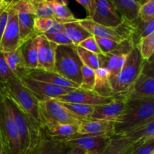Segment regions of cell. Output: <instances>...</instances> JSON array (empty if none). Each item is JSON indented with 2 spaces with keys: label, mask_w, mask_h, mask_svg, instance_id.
Instances as JSON below:
<instances>
[{
  "label": "cell",
  "mask_w": 154,
  "mask_h": 154,
  "mask_svg": "<svg viewBox=\"0 0 154 154\" xmlns=\"http://www.w3.org/2000/svg\"><path fill=\"white\" fill-rule=\"evenodd\" d=\"M154 120V97L126 96L123 113L114 121V135Z\"/></svg>",
  "instance_id": "cell-1"
},
{
  "label": "cell",
  "mask_w": 154,
  "mask_h": 154,
  "mask_svg": "<svg viewBox=\"0 0 154 154\" xmlns=\"http://www.w3.org/2000/svg\"><path fill=\"white\" fill-rule=\"evenodd\" d=\"M1 87L5 96L11 100L35 126L39 129H44L39 101L23 84L21 80L14 78L5 84H1Z\"/></svg>",
  "instance_id": "cell-2"
},
{
  "label": "cell",
  "mask_w": 154,
  "mask_h": 154,
  "mask_svg": "<svg viewBox=\"0 0 154 154\" xmlns=\"http://www.w3.org/2000/svg\"><path fill=\"white\" fill-rule=\"evenodd\" d=\"M143 61L138 48L135 47L127 55L126 63L120 73L109 81L114 97L127 96L129 89L141 73Z\"/></svg>",
  "instance_id": "cell-3"
},
{
  "label": "cell",
  "mask_w": 154,
  "mask_h": 154,
  "mask_svg": "<svg viewBox=\"0 0 154 154\" xmlns=\"http://www.w3.org/2000/svg\"><path fill=\"white\" fill-rule=\"evenodd\" d=\"M82 66L83 63L77 51V46L74 45H57L54 66L56 72L80 87L82 81Z\"/></svg>",
  "instance_id": "cell-4"
},
{
  "label": "cell",
  "mask_w": 154,
  "mask_h": 154,
  "mask_svg": "<svg viewBox=\"0 0 154 154\" xmlns=\"http://www.w3.org/2000/svg\"><path fill=\"white\" fill-rule=\"evenodd\" d=\"M5 100L8 106L9 111L16 126L20 143L21 152L22 154H26L38 141L42 135V129H39L35 126L28 117L11 100L6 97L5 98Z\"/></svg>",
  "instance_id": "cell-5"
},
{
  "label": "cell",
  "mask_w": 154,
  "mask_h": 154,
  "mask_svg": "<svg viewBox=\"0 0 154 154\" xmlns=\"http://www.w3.org/2000/svg\"><path fill=\"white\" fill-rule=\"evenodd\" d=\"M39 109L44 129L46 126L57 123H70L79 126L84 121L69 111L56 99H48L39 102Z\"/></svg>",
  "instance_id": "cell-6"
},
{
  "label": "cell",
  "mask_w": 154,
  "mask_h": 154,
  "mask_svg": "<svg viewBox=\"0 0 154 154\" xmlns=\"http://www.w3.org/2000/svg\"><path fill=\"white\" fill-rule=\"evenodd\" d=\"M78 23L93 36L105 38L116 42H121L130 38L132 34V26L130 21L123 19V22L117 26L107 27L96 23L90 18L78 20Z\"/></svg>",
  "instance_id": "cell-7"
},
{
  "label": "cell",
  "mask_w": 154,
  "mask_h": 154,
  "mask_svg": "<svg viewBox=\"0 0 154 154\" xmlns=\"http://www.w3.org/2000/svg\"><path fill=\"white\" fill-rule=\"evenodd\" d=\"M0 131L6 154H22L19 136L5 100L0 104Z\"/></svg>",
  "instance_id": "cell-8"
},
{
  "label": "cell",
  "mask_w": 154,
  "mask_h": 154,
  "mask_svg": "<svg viewBox=\"0 0 154 154\" xmlns=\"http://www.w3.org/2000/svg\"><path fill=\"white\" fill-rule=\"evenodd\" d=\"M131 97H154V65L153 57L144 60L140 75L128 92Z\"/></svg>",
  "instance_id": "cell-9"
},
{
  "label": "cell",
  "mask_w": 154,
  "mask_h": 154,
  "mask_svg": "<svg viewBox=\"0 0 154 154\" xmlns=\"http://www.w3.org/2000/svg\"><path fill=\"white\" fill-rule=\"evenodd\" d=\"M10 7L17 13L21 43L31 36L38 35L34 30V20L36 17L35 5L29 0H20Z\"/></svg>",
  "instance_id": "cell-10"
},
{
  "label": "cell",
  "mask_w": 154,
  "mask_h": 154,
  "mask_svg": "<svg viewBox=\"0 0 154 154\" xmlns=\"http://www.w3.org/2000/svg\"><path fill=\"white\" fill-rule=\"evenodd\" d=\"M111 137L92 136V135H73L67 139L62 140L63 143L70 147H78L84 150L87 154H100L111 141Z\"/></svg>",
  "instance_id": "cell-11"
},
{
  "label": "cell",
  "mask_w": 154,
  "mask_h": 154,
  "mask_svg": "<svg viewBox=\"0 0 154 154\" xmlns=\"http://www.w3.org/2000/svg\"><path fill=\"white\" fill-rule=\"evenodd\" d=\"M23 84L34 94L39 102L48 99H57L60 96L67 94L75 89L58 87L54 84L42 82L29 77L21 78Z\"/></svg>",
  "instance_id": "cell-12"
},
{
  "label": "cell",
  "mask_w": 154,
  "mask_h": 154,
  "mask_svg": "<svg viewBox=\"0 0 154 154\" xmlns=\"http://www.w3.org/2000/svg\"><path fill=\"white\" fill-rule=\"evenodd\" d=\"M90 19L104 26L114 28L123 22V18L109 0H95L94 10Z\"/></svg>",
  "instance_id": "cell-13"
},
{
  "label": "cell",
  "mask_w": 154,
  "mask_h": 154,
  "mask_svg": "<svg viewBox=\"0 0 154 154\" xmlns=\"http://www.w3.org/2000/svg\"><path fill=\"white\" fill-rule=\"evenodd\" d=\"M114 97L112 96H104L98 94L94 90H86L81 88L75 89L67 94L58 97L57 99L60 102L78 103L83 105L97 106L110 103Z\"/></svg>",
  "instance_id": "cell-14"
},
{
  "label": "cell",
  "mask_w": 154,
  "mask_h": 154,
  "mask_svg": "<svg viewBox=\"0 0 154 154\" xmlns=\"http://www.w3.org/2000/svg\"><path fill=\"white\" fill-rule=\"evenodd\" d=\"M20 44L17 13L13 8L9 7L8 20L0 42V51L6 53L14 51Z\"/></svg>",
  "instance_id": "cell-15"
},
{
  "label": "cell",
  "mask_w": 154,
  "mask_h": 154,
  "mask_svg": "<svg viewBox=\"0 0 154 154\" xmlns=\"http://www.w3.org/2000/svg\"><path fill=\"white\" fill-rule=\"evenodd\" d=\"M57 47L44 35H38V69L54 71Z\"/></svg>",
  "instance_id": "cell-16"
},
{
  "label": "cell",
  "mask_w": 154,
  "mask_h": 154,
  "mask_svg": "<svg viewBox=\"0 0 154 154\" xmlns=\"http://www.w3.org/2000/svg\"><path fill=\"white\" fill-rule=\"evenodd\" d=\"M78 135L92 136H108L114 135V121L105 120H89L78 126Z\"/></svg>",
  "instance_id": "cell-17"
},
{
  "label": "cell",
  "mask_w": 154,
  "mask_h": 154,
  "mask_svg": "<svg viewBox=\"0 0 154 154\" xmlns=\"http://www.w3.org/2000/svg\"><path fill=\"white\" fill-rule=\"evenodd\" d=\"M126 97H114L110 103L94 107L91 120H105L115 121L123 113Z\"/></svg>",
  "instance_id": "cell-18"
},
{
  "label": "cell",
  "mask_w": 154,
  "mask_h": 154,
  "mask_svg": "<svg viewBox=\"0 0 154 154\" xmlns=\"http://www.w3.org/2000/svg\"><path fill=\"white\" fill-rule=\"evenodd\" d=\"M71 149L63 143L51 139L42 129L38 141L26 154H67Z\"/></svg>",
  "instance_id": "cell-19"
},
{
  "label": "cell",
  "mask_w": 154,
  "mask_h": 154,
  "mask_svg": "<svg viewBox=\"0 0 154 154\" xmlns=\"http://www.w3.org/2000/svg\"><path fill=\"white\" fill-rule=\"evenodd\" d=\"M26 77L42 82L54 84L58 87H66V88L78 89L80 87L78 84L63 78L55 71L44 70L40 69H29Z\"/></svg>",
  "instance_id": "cell-20"
},
{
  "label": "cell",
  "mask_w": 154,
  "mask_h": 154,
  "mask_svg": "<svg viewBox=\"0 0 154 154\" xmlns=\"http://www.w3.org/2000/svg\"><path fill=\"white\" fill-rule=\"evenodd\" d=\"M38 35L31 36L19 47L26 65L29 69H38Z\"/></svg>",
  "instance_id": "cell-21"
},
{
  "label": "cell",
  "mask_w": 154,
  "mask_h": 154,
  "mask_svg": "<svg viewBox=\"0 0 154 154\" xmlns=\"http://www.w3.org/2000/svg\"><path fill=\"white\" fill-rule=\"evenodd\" d=\"M4 56L8 66L17 78L21 79L27 76L29 69L26 65L19 48L14 51L4 53Z\"/></svg>",
  "instance_id": "cell-22"
},
{
  "label": "cell",
  "mask_w": 154,
  "mask_h": 154,
  "mask_svg": "<svg viewBox=\"0 0 154 154\" xmlns=\"http://www.w3.org/2000/svg\"><path fill=\"white\" fill-rule=\"evenodd\" d=\"M78 125L70 123H57L46 126L44 129L45 134L54 141H60L67 139L78 134Z\"/></svg>",
  "instance_id": "cell-23"
},
{
  "label": "cell",
  "mask_w": 154,
  "mask_h": 154,
  "mask_svg": "<svg viewBox=\"0 0 154 154\" xmlns=\"http://www.w3.org/2000/svg\"><path fill=\"white\" fill-rule=\"evenodd\" d=\"M119 135L133 141L153 139L154 138V120L135 126Z\"/></svg>",
  "instance_id": "cell-24"
},
{
  "label": "cell",
  "mask_w": 154,
  "mask_h": 154,
  "mask_svg": "<svg viewBox=\"0 0 154 154\" xmlns=\"http://www.w3.org/2000/svg\"><path fill=\"white\" fill-rule=\"evenodd\" d=\"M120 16L128 21H133L138 17L141 5L135 0H109Z\"/></svg>",
  "instance_id": "cell-25"
},
{
  "label": "cell",
  "mask_w": 154,
  "mask_h": 154,
  "mask_svg": "<svg viewBox=\"0 0 154 154\" xmlns=\"http://www.w3.org/2000/svg\"><path fill=\"white\" fill-rule=\"evenodd\" d=\"M63 27L64 32L75 46H78L81 42L92 36V35L78 23V20L72 22L65 23H63Z\"/></svg>",
  "instance_id": "cell-26"
},
{
  "label": "cell",
  "mask_w": 154,
  "mask_h": 154,
  "mask_svg": "<svg viewBox=\"0 0 154 154\" xmlns=\"http://www.w3.org/2000/svg\"><path fill=\"white\" fill-rule=\"evenodd\" d=\"M95 75L96 79L93 90L101 96L114 97L109 83V71L105 68H99L95 70Z\"/></svg>",
  "instance_id": "cell-27"
},
{
  "label": "cell",
  "mask_w": 154,
  "mask_h": 154,
  "mask_svg": "<svg viewBox=\"0 0 154 154\" xmlns=\"http://www.w3.org/2000/svg\"><path fill=\"white\" fill-rule=\"evenodd\" d=\"M135 142L121 135H114L107 147L100 154H126Z\"/></svg>",
  "instance_id": "cell-28"
},
{
  "label": "cell",
  "mask_w": 154,
  "mask_h": 154,
  "mask_svg": "<svg viewBox=\"0 0 154 154\" xmlns=\"http://www.w3.org/2000/svg\"><path fill=\"white\" fill-rule=\"evenodd\" d=\"M132 23L133 31L130 39L135 48L141 39L146 36H148L152 33H154V20H151L150 22H144L141 20L138 17L136 19L132 21Z\"/></svg>",
  "instance_id": "cell-29"
},
{
  "label": "cell",
  "mask_w": 154,
  "mask_h": 154,
  "mask_svg": "<svg viewBox=\"0 0 154 154\" xmlns=\"http://www.w3.org/2000/svg\"><path fill=\"white\" fill-rule=\"evenodd\" d=\"M51 2L54 7V19L55 20L65 23L78 20L69 8L66 0H51Z\"/></svg>",
  "instance_id": "cell-30"
},
{
  "label": "cell",
  "mask_w": 154,
  "mask_h": 154,
  "mask_svg": "<svg viewBox=\"0 0 154 154\" xmlns=\"http://www.w3.org/2000/svg\"><path fill=\"white\" fill-rule=\"evenodd\" d=\"M60 102L69 111H70L71 112H72L84 121L91 120V116L93 114L95 106L78 103H71V102Z\"/></svg>",
  "instance_id": "cell-31"
},
{
  "label": "cell",
  "mask_w": 154,
  "mask_h": 154,
  "mask_svg": "<svg viewBox=\"0 0 154 154\" xmlns=\"http://www.w3.org/2000/svg\"><path fill=\"white\" fill-rule=\"evenodd\" d=\"M77 51H78V56L81 62L84 66L93 70H96L100 68V60H99V54L90 52L80 46H77Z\"/></svg>",
  "instance_id": "cell-32"
},
{
  "label": "cell",
  "mask_w": 154,
  "mask_h": 154,
  "mask_svg": "<svg viewBox=\"0 0 154 154\" xmlns=\"http://www.w3.org/2000/svg\"><path fill=\"white\" fill-rule=\"evenodd\" d=\"M136 48H138L143 60H148L153 57L154 54V33L141 39Z\"/></svg>",
  "instance_id": "cell-33"
},
{
  "label": "cell",
  "mask_w": 154,
  "mask_h": 154,
  "mask_svg": "<svg viewBox=\"0 0 154 154\" xmlns=\"http://www.w3.org/2000/svg\"><path fill=\"white\" fill-rule=\"evenodd\" d=\"M81 77H82V81L80 85V88L83 90H90V91L94 90L95 79H96L95 70L83 64L81 67Z\"/></svg>",
  "instance_id": "cell-34"
},
{
  "label": "cell",
  "mask_w": 154,
  "mask_h": 154,
  "mask_svg": "<svg viewBox=\"0 0 154 154\" xmlns=\"http://www.w3.org/2000/svg\"><path fill=\"white\" fill-rule=\"evenodd\" d=\"M34 5L36 17H50L54 19V7L51 0H43Z\"/></svg>",
  "instance_id": "cell-35"
},
{
  "label": "cell",
  "mask_w": 154,
  "mask_h": 154,
  "mask_svg": "<svg viewBox=\"0 0 154 154\" xmlns=\"http://www.w3.org/2000/svg\"><path fill=\"white\" fill-rule=\"evenodd\" d=\"M96 42L99 46V49L102 51V54H111L117 49L120 42H116V41L111 40L109 38H105L98 37L94 36Z\"/></svg>",
  "instance_id": "cell-36"
},
{
  "label": "cell",
  "mask_w": 154,
  "mask_h": 154,
  "mask_svg": "<svg viewBox=\"0 0 154 154\" xmlns=\"http://www.w3.org/2000/svg\"><path fill=\"white\" fill-rule=\"evenodd\" d=\"M138 17L144 22L154 20V0H148L147 2L141 5Z\"/></svg>",
  "instance_id": "cell-37"
},
{
  "label": "cell",
  "mask_w": 154,
  "mask_h": 154,
  "mask_svg": "<svg viewBox=\"0 0 154 154\" xmlns=\"http://www.w3.org/2000/svg\"><path fill=\"white\" fill-rule=\"evenodd\" d=\"M55 20L50 17H35L34 20V30L38 35L46 33L54 24Z\"/></svg>",
  "instance_id": "cell-38"
},
{
  "label": "cell",
  "mask_w": 154,
  "mask_h": 154,
  "mask_svg": "<svg viewBox=\"0 0 154 154\" xmlns=\"http://www.w3.org/2000/svg\"><path fill=\"white\" fill-rule=\"evenodd\" d=\"M16 78L11 71L5 58L4 53L0 51V84H5L11 79Z\"/></svg>",
  "instance_id": "cell-39"
},
{
  "label": "cell",
  "mask_w": 154,
  "mask_h": 154,
  "mask_svg": "<svg viewBox=\"0 0 154 154\" xmlns=\"http://www.w3.org/2000/svg\"><path fill=\"white\" fill-rule=\"evenodd\" d=\"M51 42H54L57 45H73L72 41L69 39V38L66 35L64 32H57L52 35H44Z\"/></svg>",
  "instance_id": "cell-40"
},
{
  "label": "cell",
  "mask_w": 154,
  "mask_h": 154,
  "mask_svg": "<svg viewBox=\"0 0 154 154\" xmlns=\"http://www.w3.org/2000/svg\"><path fill=\"white\" fill-rule=\"evenodd\" d=\"M78 46L81 47V48H84V49L87 50V51L93 52L96 54H102V51L99 49V46H98L97 43L96 42L94 36H90V37L87 38L85 40L81 42Z\"/></svg>",
  "instance_id": "cell-41"
},
{
  "label": "cell",
  "mask_w": 154,
  "mask_h": 154,
  "mask_svg": "<svg viewBox=\"0 0 154 154\" xmlns=\"http://www.w3.org/2000/svg\"><path fill=\"white\" fill-rule=\"evenodd\" d=\"M126 57H127V55H119L115 66L112 69V71L110 72L109 81L114 79L117 76V75L120 73L121 69H123V66H124L125 63H126Z\"/></svg>",
  "instance_id": "cell-42"
},
{
  "label": "cell",
  "mask_w": 154,
  "mask_h": 154,
  "mask_svg": "<svg viewBox=\"0 0 154 154\" xmlns=\"http://www.w3.org/2000/svg\"><path fill=\"white\" fill-rule=\"evenodd\" d=\"M9 17V7H6L0 11V42L2 38L3 33L7 26Z\"/></svg>",
  "instance_id": "cell-43"
},
{
  "label": "cell",
  "mask_w": 154,
  "mask_h": 154,
  "mask_svg": "<svg viewBox=\"0 0 154 154\" xmlns=\"http://www.w3.org/2000/svg\"><path fill=\"white\" fill-rule=\"evenodd\" d=\"M76 1L86 9L88 14L87 17L90 18L93 14V10H94L95 0H76Z\"/></svg>",
  "instance_id": "cell-44"
},
{
  "label": "cell",
  "mask_w": 154,
  "mask_h": 154,
  "mask_svg": "<svg viewBox=\"0 0 154 154\" xmlns=\"http://www.w3.org/2000/svg\"><path fill=\"white\" fill-rule=\"evenodd\" d=\"M64 32L63 23L55 20L54 21V24H53V26H51V28L44 35H52V34H55V33H57V32Z\"/></svg>",
  "instance_id": "cell-45"
},
{
  "label": "cell",
  "mask_w": 154,
  "mask_h": 154,
  "mask_svg": "<svg viewBox=\"0 0 154 154\" xmlns=\"http://www.w3.org/2000/svg\"><path fill=\"white\" fill-rule=\"evenodd\" d=\"M67 154H87L84 150L78 147H72Z\"/></svg>",
  "instance_id": "cell-46"
},
{
  "label": "cell",
  "mask_w": 154,
  "mask_h": 154,
  "mask_svg": "<svg viewBox=\"0 0 154 154\" xmlns=\"http://www.w3.org/2000/svg\"><path fill=\"white\" fill-rule=\"evenodd\" d=\"M18 1H20V0H3V2L5 5V6L10 7V6L14 5L15 3L17 2Z\"/></svg>",
  "instance_id": "cell-47"
},
{
  "label": "cell",
  "mask_w": 154,
  "mask_h": 154,
  "mask_svg": "<svg viewBox=\"0 0 154 154\" xmlns=\"http://www.w3.org/2000/svg\"><path fill=\"white\" fill-rule=\"evenodd\" d=\"M0 154H6L5 153V151L4 144H3L2 138L1 131H0Z\"/></svg>",
  "instance_id": "cell-48"
},
{
  "label": "cell",
  "mask_w": 154,
  "mask_h": 154,
  "mask_svg": "<svg viewBox=\"0 0 154 154\" xmlns=\"http://www.w3.org/2000/svg\"><path fill=\"white\" fill-rule=\"evenodd\" d=\"M5 98V96L4 93H3L2 89L1 84H0V104L2 103V102H4Z\"/></svg>",
  "instance_id": "cell-49"
},
{
  "label": "cell",
  "mask_w": 154,
  "mask_h": 154,
  "mask_svg": "<svg viewBox=\"0 0 154 154\" xmlns=\"http://www.w3.org/2000/svg\"><path fill=\"white\" fill-rule=\"evenodd\" d=\"M6 7H7V6H5V5L4 4L3 0H0V11H1L2 10H3L4 8H5Z\"/></svg>",
  "instance_id": "cell-50"
},
{
  "label": "cell",
  "mask_w": 154,
  "mask_h": 154,
  "mask_svg": "<svg viewBox=\"0 0 154 154\" xmlns=\"http://www.w3.org/2000/svg\"><path fill=\"white\" fill-rule=\"evenodd\" d=\"M135 1L137 2H138L140 5H142L143 4H144L145 2H147L148 0H135Z\"/></svg>",
  "instance_id": "cell-51"
},
{
  "label": "cell",
  "mask_w": 154,
  "mask_h": 154,
  "mask_svg": "<svg viewBox=\"0 0 154 154\" xmlns=\"http://www.w3.org/2000/svg\"><path fill=\"white\" fill-rule=\"evenodd\" d=\"M29 1H31L33 4H35V3L39 2H41V1H43V0H29Z\"/></svg>",
  "instance_id": "cell-52"
}]
</instances>
